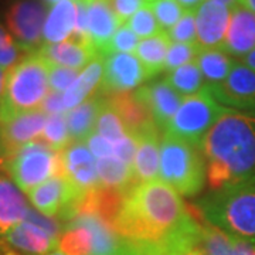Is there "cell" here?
I'll return each mask as SVG.
<instances>
[{
    "label": "cell",
    "mask_w": 255,
    "mask_h": 255,
    "mask_svg": "<svg viewBox=\"0 0 255 255\" xmlns=\"http://www.w3.org/2000/svg\"><path fill=\"white\" fill-rule=\"evenodd\" d=\"M111 224L149 255L189 253L199 246L201 221L179 193L160 180L129 189Z\"/></svg>",
    "instance_id": "obj_1"
},
{
    "label": "cell",
    "mask_w": 255,
    "mask_h": 255,
    "mask_svg": "<svg viewBox=\"0 0 255 255\" xmlns=\"http://www.w3.org/2000/svg\"><path fill=\"white\" fill-rule=\"evenodd\" d=\"M211 190L255 184V112L226 108L200 143Z\"/></svg>",
    "instance_id": "obj_2"
},
{
    "label": "cell",
    "mask_w": 255,
    "mask_h": 255,
    "mask_svg": "<svg viewBox=\"0 0 255 255\" xmlns=\"http://www.w3.org/2000/svg\"><path fill=\"white\" fill-rule=\"evenodd\" d=\"M193 213L230 237L255 244V184L243 183L211 190L193 206Z\"/></svg>",
    "instance_id": "obj_3"
},
{
    "label": "cell",
    "mask_w": 255,
    "mask_h": 255,
    "mask_svg": "<svg viewBox=\"0 0 255 255\" xmlns=\"http://www.w3.org/2000/svg\"><path fill=\"white\" fill-rule=\"evenodd\" d=\"M50 63L38 53L26 54L6 77L4 97L0 105V122L16 115L40 110L50 92Z\"/></svg>",
    "instance_id": "obj_4"
},
{
    "label": "cell",
    "mask_w": 255,
    "mask_h": 255,
    "mask_svg": "<svg viewBox=\"0 0 255 255\" xmlns=\"http://www.w3.org/2000/svg\"><path fill=\"white\" fill-rule=\"evenodd\" d=\"M159 179L182 196L199 194L207 182V166L200 146L164 135L160 142Z\"/></svg>",
    "instance_id": "obj_5"
},
{
    "label": "cell",
    "mask_w": 255,
    "mask_h": 255,
    "mask_svg": "<svg viewBox=\"0 0 255 255\" xmlns=\"http://www.w3.org/2000/svg\"><path fill=\"white\" fill-rule=\"evenodd\" d=\"M3 170L20 190L28 193L48 179L61 174V150H55L38 137L21 146Z\"/></svg>",
    "instance_id": "obj_6"
},
{
    "label": "cell",
    "mask_w": 255,
    "mask_h": 255,
    "mask_svg": "<svg viewBox=\"0 0 255 255\" xmlns=\"http://www.w3.org/2000/svg\"><path fill=\"white\" fill-rule=\"evenodd\" d=\"M224 110L226 108L220 105L209 88L204 87L197 94L183 100L172 121L164 128V135L200 146L201 140Z\"/></svg>",
    "instance_id": "obj_7"
},
{
    "label": "cell",
    "mask_w": 255,
    "mask_h": 255,
    "mask_svg": "<svg viewBox=\"0 0 255 255\" xmlns=\"http://www.w3.org/2000/svg\"><path fill=\"white\" fill-rule=\"evenodd\" d=\"M47 13L46 4L40 0H16L6 11L7 30L26 54L36 53L44 44L43 28Z\"/></svg>",
    "instance_id": "obj_8"
},
{
    "label": "cell",
    "mask_w": 255,
    "mask_h": 255,
    "mask_svg": "<svg viewBox=\"0 0 255 255\" xmlns=\"http://www.w3.org/2000/svg\"><path fill=\"white\" fill-rule=\"evenodd\" d=\"M104 57V75L98 87L102 95L130 92L142 82L150 80L135 54L112 53Z\"/></svg>",
    "instance_id": "obj_9"
},
{
    "label": "cell",
    "mask_w": 255,
    "mask_h": 255,
    "mask_svg": "<svg viewBox=\"0 0 255 255\" xmlns=\"http://www.w3.org/2000/svg\"><path fill=\"white\" fill-rule=\"evenodd\" d=\"M47 117L46 112L34 110L0 122V170L21 146L41 137Z\"/></svg>",
    "instance_id": "obj_10"
},
{
    "label": "cell",
    "mask_w": 255,
    "mask_h": 255,
    "mask_svg": "<svg viewBox=\"0 0 255 255\" xmlns=\"http://www.w3.org/2000/svg\"><path fill=\"white\" fill-rule=\"evenodd\" d=\"M213 97L231 110L255 112V71L236 61L228 77L217 85L207 87Z\"/></svg>",
    "instance_id": "obj_11"
},
{
    "label": "cell",
    "mask_w": 255,
    "mask_h": 255,
    "mask_svg": "<svg viewBox=\"0 0 255 255\" xmlns=\"http://www.w3.org/2000/svg\"><path fill=\"white\" fill-rule=\"evenodd\" d=\"M61 176L81 196L100 187L97 160L85 142H71L61 150Z\"/></svg>",
    "instance_id": "obj_12"
},
{
    "label": "cell",
    "mask_w": 255,
    "mask_h": 255,
    "mask_svg": "<svg viewBox=\"0 0 255 255\" xmlns=\"http://www.w3.org/2000/svg\"><path fill=\"white\" fill-rule=\"evenodd\" d=\"M231 9L216 1L206 0L196 10V44L200 50L223 48L230 26Z\"/></svg>",
    "instance_id": "obj_13"
},
{
    "label": "cell",
    "mask_w": 255,
    "mask_h": 255,
    "mask_svg": "<svg viewBox=\"0 0 255 255\" xmlns=\"http://www.w3.org/2000/svg\"><path fill=\"white\" fill-rule=\"evenodd\" d=\"M33 207L47 217H57L68 204L81 197L68 180L58 174L27 193Z\"/></svg>",
    "instance_id": "obj_14"
},
{
    "label": "cell",
    "mask_w": 255,
    "mask_h": 255,
    "mask_svg": "<svg viewBox=\"0 0 255 255\" xmlns=\"http://www.w3.org/2000/svg\"><path fill=\"white\" fill-rule=\"evenodd\" d=\"M0 238L17 255H47L58 248V238L28 220H23Z\"/></svg>",
    "instance_id": "obj_15"
},
{
    "label": "cell",
    "mask_w": 255,
    "mask_h": 255,
    "mask_svg": "<svg viewBox=\"0 0 255 255\" xmlns=\"http://www.w3.org/2000/svg\"><path fill=\"white\" fill-rule=\"evenodd\" d=\"M135 94L149 108L156 127L163 130L164 128L167 127V124L172 121L174 114L177 112L179 107L182 105L184 100L180 94H177L166 82V80L140 87L135 91Z\"/></svg>",
    "instance_id": "obj_16"
},
{
    "label": "cell",
    "mask_w": 255,
    "mask_h": 255,
    "mask_svg": "<svg viewBox=\"0 0 255 255\" xmlns=\"http://www.w3.org/2000/svg\"><path fill=\"white\" fill-rule=\"evenodd\" d=\"M223 50L238 60L255 50V14L253 11L240 4L231 9Z\"/></svg>",
    "instance_id": "obj_17"
},
{
    "label": "cell",
    "mask_w": 255,
    "mask_h": 255,
    "mask_svg": "<svg viewBox=\"0 0 255 255\" xmlns=\"http://www.w3.org/2000/svg\"><path fill=\"white\" fill-rule=\"evenodd\" d=\"M105 97L111 107L121 117L129 135L136 136L147 129L156 127L149 108L137 98L135 92H119Z\"/></svg>",
    "instance_id": "obj_18"
},
{
    "label": "cell",
    "mask_w": 255,
    "mask_h": 255,
    "mask_svg": "<svg viewBox=\"0 0 255 255\" xmlns=\"http://www.w3.org/2000/svg\"><path fill=\"white\" fill-rule=\"evenodd\" d=\"M87 20L92 46L102 55L122 23L107 0H87Z\"/></svg>",
    "instance_id": "obj_19"
},
{
    "label": "cell",
    "mask_w": 255,
    "mask_h": 255,
    "mask_svg": "<svg viewBox=\"0 0 255 255\" xmlns=\"http://www.w3.org/2000/svg\"><path fill=\"white\" fill-rule=\"evenodd\" d=\"M133 137L137 142L136 155L133 160L135 182H155L159 177V162H160L159 128H150Z\"/></svg>",
    "instance_id": "obj_20"
},
{
    "label": "cell",
    "mask_w": 255,
    "mask_h": 255,
    "mask_svg": "<svg viewBox=\"0 0 255 255\" xmlns=\"http://www.w3.org/2000/svg\"><path fill=\"white\" fill-rule=\"evenodd\" d=\"M36 53L46 58L50 64L75 68L81 71L98 54L95 47L91 44L78 43L71 38L54 44H43Z\"/></svg>",
    "instance_id": "obj_21"
},
{
    "label": "cell",
    "mask_w": 255,
    "mask_h": 255,
    "mask_svg": "<svg viewBox=\"0 0 255 255\" xmlns=\"http://www.w3.org/2000/svg\"><path fill=\"white\" fill-rule=\"evenodd\" d=\"M105 100L107 97L97 90L90 98L74 107L73 110L67 111L65 118L73 142H85L95 132L97 121Z\"/></svg>",
    "instance_id": "obj_22"
},
{
    "label": "cell",
    "mask_w": 255,
    "mask_h": 255,
    "mask_svg": "<svg viewBox=\"0 0 255 255\" xmlns=\"http://www.w3.org/2000/svg\"><path fill=\"white\" fill-rule=\"evenodd\" d=\"M28 210L21 190L7 176L0 173V237L26 219Z\"/></svg>",
    "instance_id": "obj_23"
},
{
    "label": "cell",
    "mask_w": 255,
    "mask_h": 255,
    "mask_svg": "<svg viewBox=\"0 0 255 255\" xmlns=\"http://www.w3.org/2000/svg\"><path fill=\"white\" fill-rule=\"evenodd\" d=\"M75 28V0H64L50 6L47 13L43 40L44 44L61 43L71 38Z\"/></svg>",
    "instance_id": "obj_24"
},
{
    "label": "cell",
    "mask_w": 255,
    "mask_h": 255,
    "mask_svg": "<svg viewBox=\"0 0 255 255\" xmlns=\"http://www.w3.org/2000/svg\"><path fill=\"white\" fill-rule=\"evenodd\" d=\"M104 55H95L91 63L80 73L73 85L64 92V105L67 111L73 110L74 107L80 105L88 97H91L94 92H97L104 75Z\"/></svg>",
    "instance_id": "obj_25"
},
{
    "label": "cell",
    "mask_w": 255,
    "mask_h": 255,
    "mask_svg": "<svg viewBox=\"0 0 255 255\" xmlns=\"http://www.w3.org/2000/svg\"><path fill=\"white\" fill-rule=\"evenodd\" d=\"M196 63L200 68L206 87H213L221 84L227 78L236 64V60L223 48H207L199 51Z\"/></svg>",
    "instance_id": "obj_26"
},
{
    "label": "cell",
    "mask_w": 255,
    "mask_h": 255,
    "mask_svg": "<svg viewBox=\"0 0 255 255\" xmlns=\"http://www.w3.org/2000/svg\"><path fill=\"white\" fill-rule=\"evenodd\" d=\"M170 44H172V40L169 38L166 31H162L156 36L147 37L139 41L136 57L145 67L149 78H153L157 74L163 71L164 60H166V54Z\"/></svg>",
    "instance_id": "obj_27"
},
{
    "label": "cell",
    "mask_w": 255,
    "mask_h": 255,
    "mask_svg": "<svg viewBox=\"0 0 255 255\" xmlns=\"http://www.w3.org/2000/svg\"><path fill=\"white\" fill-rule=\"evenodd\" d=\"M97 172L100 176L101 186L108 189L127 193L129 189L137 184L132 167H129L115 156L97 159Z\"/></svg>",
    "instance_id": "obj_28"
},
{
    "label": "cell",
    "mask_w": 255,
    "mask_h": 255,
    "mask_svg": "<svg viewBox=\"0 0 255 255\" xmlns=\"http://www.w3.org/2000/svg\"><path fill=\"white\" fill-rule=\"evenodd\" d=\"M164 80L183 98L194 95L206 87V82L196 60L167 73Z\"/></svg>",
    "instance_id": "obj_29"
},
{
    "label": "cell",
    "mask_w": 255,
    "mask_h": 255,
    "mask_svg": "<svg viewBox=\"0 0 255 255\" xmlns=\"http://www.w3.org/2000/svg\"><path fill=\"white\" fill-rule=\"evenodd\" d=\"M91 231L80 224H64L58 238V248L64 255H90L91 254Z\"/></svg>",
    "instance_id": "obj_30"
},
{
    "label": "cell",
    "mask_w": 255,
    "mask_h": 255,
    "mask_svg": "<svg viewBox=\"0 0 255 255\" xmlns=\"http://www.w3.org/2000/svg\"><path fill=\"white\" fill-rule=\"evenodd\" d=\"M65 114L48 115L43 133H41V139L55 150H63L73 142L70 130H68V125H67Z\"/></svg>",
    "instance_id": "obj_31"
},
{
    "label": "cell",
    "mask_w": 255,
    "mask_h": 255,
    "mask_svg": "<svg viewBox=\"0 0 255 255\" xmlns=\"http://www.w3.org/2000/svg\"><path fill=\"white\" fill-rule=\"evenodd\" d=\"M95 132L100 133L101 136L107 137L112 143L118 142L128 135L127 128L124 125L122 119L117 114V111L111 107L108 100H105V104L101 110L100 117L97 121V127H95Z\"/></svg>",
    "instance_id": "obj_32"
},
{
    "label": "cell",
    "mask_w": 255,
    "mask_h": 255,
    "mask_svg": "<svg viewBox=\"0 0 255 255\" xmlns=\"http://www.w3.org/2000/svg\"><path fill=\"white\" fill-rule=\"evenodd\" d=\"M127 24L140 40L156 36L163 31L156 20L155 13L150 7V4H145L143 7H140L132 17L128 20Z\"/></svg>",
    "instance_id": "obj_33"
},
{
    "label": "cell",
    "mask_w": 255,
    "mask_h": 255,
    "mask_svg": "<svg viewBox=\"0 0 255 255\" xmlns=\"http://www.w3.org/2000/svg\"><path fill=\"white\" fill-rule=\"evenodd\" d=\"M200 48L197 44H189V43H172L167 54H166V60H164L163 71H173L176 68L182 67L184 64H189L196 60V57L199 54Z\"/></svg>",
    "instance_id": "obj_34"
},
{
    "label": "cell",
    "mask_w": 255,
    "mask_h": 255,
    "mask_svg": "<svg viewBox=\"0 0 255 255\" xmlns=\"http://www.w3.org/2000/svg\"><path fill=\"white\" fill-rule=\"evenodd\" d=\"M150 7L163 31L173 27L186 11L176 0H153Z\"/></svg>",
    "instance_id": "obj_35"
},
{
    "label": "cell",
    "mask_w": 255,
    "mask_h": 255,
    "mask_svg": "<svg viewBox=\"0 0 255 255\" xmlns=\"http://www.w3.org/2000/svg\"><path fill=\"white\" fill-rule=\"evenodd\" d=\"M24 51L18 47L9 30L0 24V67L9 73L10 70L24 57Z\"/></svg>",
    "instance_id": "obj_36"
},
{
    "label": "cell",
    "mask_w": 255,
    "mask_h": 255,
    "mask_svg": "<svg viewBox=\"0 0 255 255\" xmlns=\"http://www.w3.org/2000/svg\"><path fill=\"white\" fill-rule=\"evenodd\" d=\"M167 36L172 40V43H189L196 44L197 33H196V11L186 10L180 20L169 28Z\"/></svg>",
    "instance_id": "obj_37"
},
{
    "label": "cell",
    "mask_w": 255,
    "mask_h": 255,
    "mask_svg": "<svg viewBox=\"0 0 255 255\" xmlns=\"http://www.w3.org/2000/svg\"><path fill=\"white\" fill-rule=\"evenodd\" d=\"M140 38L129 28L127 23H124L121 27L115 31V34L111 38L110 44L107 46L102 55L112 54V53H136Z\"/></svg>",
    "instance_id": "obj_38"
},
{
    "label": "cell",
    "mask_w": 255,
    "mask_h": 255,
    "mask_svg": "<svg viewBox=\"0 0 255 255\" xmlns=\"http://www.w3.org/2000/svg\"><path fill=\"white\" fill-rule=\"evenodd\" d=\"M80 73H81V70L50 64V75H48L50 91L64 94L75 82Z\"/></svg>",
    "instance_id": "obj_39"
},
{
    "label": "cell",
    "mask_w": 255,
    "mask_h": 255,
    "mask_svg": "<svg viewBox=\"0 0 255 255\" xmlns=\"http://www.w3.org/2000/svg\"><path fill=\"white\" fill-rule=\"evenodd\" d=\"M112 10L115 11L119 21L124 24L132 17L137 10L145 4H150L153 0H107Z\"/></svg>",
    "instance_id": "obj_40"
},
{
    "label": "cell",
    "mask_w": 255,
    "mask_h": 255,
    "mask_svg": "<svg viewBox=\"0 0 255 255\" xmlns=\"http://www.w3.org/2000/svg\"><path fill=\"white\" fill-rule=\"evenodd\" d=\"M136 139L128 133L127 136H124L121 140L114 143V156L121 159L124 163H127L133 170V160H135V155H136Z\"/></svg>",
    "instance_id": "obj_41"
},
{
    "label": "cell",
    "mask_w": 255,
    "mask_h": 255,
    "mask_svg": "<svg viewBox=\"0 0 255 255\" xmlns=\"http://www.w3.org/2000/svg\"><path fill=\"white\" fill-rule=\"evenodd\" d=\"M85 145L88 146L94 157H97V159L114 156V143L110 142L107 137L101 136L97 132H94L91 136L85 140Z\"/></svg>",
    "instance_id": "obj_42"
},
{
    "label": "cell",
    "mask_w": 255,
    "mask_h": 255,
    "mask_svg": "<svg viewBox=\"0 0 255 255\" xmlns=\"http://www.w3.org/2000/svg\"><path fill=\"white\" fill-rule=\"evenodd\" d=\"M40 110L43 112H46L47 115H54V114H65L67 112V108L64 105V98L63 94L60 92L50 91L48 95H47Z\"/></svg>",
    "instance_id": "obj_43"
},
{
    "label": "cell",
    "mask_w": 255,
    "mask_h": 255,
    "mask_svg": "<svg viewBox=\"0 0 255 255\" xmlns=\"http://www.w3.org/2000/svg\"><path fill=\"white\" fill-rule=\"evenodd\" d=\"M233 255H255V244L233 238Z\"/></svg>",
    "instance_id": "obj_44"
},
{
    "label": "cell",
    "mask_w": 255,
    "mask_h": 255,
    "mask_svg": "<svg viewBox=\"0 0 255 255\" xmlns=\"http://www.w3.org/2000/svg\"><path fill=\"white\" fill-rule=\"evenodd\" d=\"M184 10H191V11H196V10L200 7L201 4L206 1V0H176Z\"/></svg>",
    "instance_id": "obj_45"
},
{
    "label": "cell",
    "mask_w": 255,
    "mask_h": 255,
    "mask_svg": "<svg viewBox=\"0 0 255 255\" xmlns=\"http://www.w3.org/2000/svg\"><path fill=\"white\" fill-rule=\"evenodd\" d=\"M243 64H246L247 67H250L251 70H254L255 71V50H253L250 54H247L246 57H243L241 60H240Z\"/></svg>",
    "instance_id": "obj_46"
},
{
    "label": "cell",
    "mask_w": 255,
    "mask_h": 255,
    "mask_svg": "<svg viewBox=\"0 0 255 255\" xmlns=\"http://www.w3.org/2000/svg\"><path fill=\"white\" fill-rule=\"evenodd\" d=\"M6 77L7 73L0 67V105H1V101L4 97V88H6Z\"/></svg>",
    "instance_id": "obj_47"
},
{
    "label": "cell",
    "mask_w": 255,
    "mask_h": 255,
    "mask_svg": "<svg viewBox=\"0 0 255 255\" xmlns=\"http://www.w3.org/2000/svg\"><path fill=\"white\" fill-rule=\"evenodd\" d=\"M238 4L246 7L255 14V0H238Z\"/></svg>",
    "instance_id": "obj_48"
},
{
    "label": "cell",
    "mask_w": 255,
    "mask_h": 255,
    "mask_svg": "<svg viewBox=\"0 0 255 255\" xmlns=\"http://www.w3.org/2000/svg\"><path fill=\"white\" fill-rule=\"evenodd\" d=\"M211 1H216L219 4H223V6L228 7V9H233V7H236L238 4V0H211Z\"/></svg>",
    "instance_id": "obj_49"
},
{
    "label": "cell",
    "mask_w": 255,
    "mask_h": 255,
    "mask_svg": "<svg viewBox=\"0 0 255 255\" xmlns=\"http://www.w3.org/2000/svg\"><path fill=\"white\" fill-rule=\"evenodd\" d=\"M43 1L47 3V4H50V6H53L55 3H60V1H64V0H43Z\"/></svg>",
    "instance_id": "obj_50"
},
{
    "label": "cell",
    "mask_w": 255,
    "mask_h": 255,
    "mask_svg": "<svg viewBox=\"0 0 255 255\" xmlns=\"http://www.w3.org/2000/svg\"><path fill=\"white\" fill-rule=\"evenodd\" d=\"M47 255H64L60 250H54L53 253H50V254H47Z\"/></svg>",
    "instance_id": "obj_51"
},
{
    "label": "cell",
    "mask_w": 255,
    "mask_h": 255,
    "mask_svg": "<svg viewBox=\"0 0 255 255\" xmlns=\"http://www.w3.org/2000/svg\"><path fill=\"white\" fill-rule=\"evenodd\" d=\"M172 255H186V253H174V254Z\"/></svg>",
    "instance_id": "obj_52"
}]
</instances>
